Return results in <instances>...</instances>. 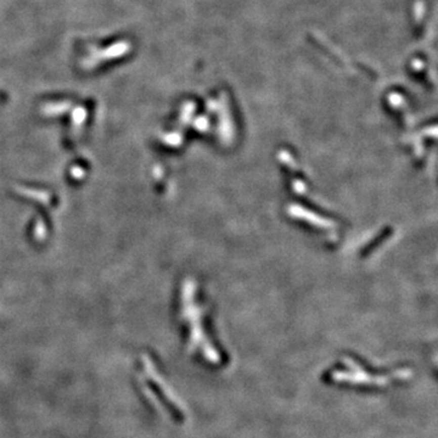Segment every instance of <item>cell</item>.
Returning <instances> with one entry per match:
<instances>
[{
	"mask_svg": "<svg viewBox=\"0 0 438 438\" xmlns=\"http://www.w3.org/2000/svg\"><path fill=\"white\" fill-rule=\"evenodd\" d=\"M130 49L132 44L129 41L121 40L118 43L112 44L109 48H105L103 50H94L92 55L83 61V67L85 70H92L95 66L103 64V62L121 58V56L130 52Z\"/></svg>",
	"mask_w": 438,
	"mask_h": 438,
	"instance_id": "1",
	"label": "cell"
},
{
	"mask_svg": "<svg viewBox=\"0 0 438 438\" xmlns=\"http://www.w3.org/2000/svg\"><path fill=\"white\" fill-rule=\"evenodd\" d=\"M70 101H62V103H53L48 104L44 106L43 112L48 116H55V115H61V113L66 112V111L70 110L71 107Z\"/></svg>",
	"mask_w": 438,
	"mask_h": 438,
	"instance_id": "2",
	"label": "cell"
},
{
	"mask_svg": "<svg viewBox=\"0 0 438 438\" xmlns=\"http://www.w3.org/2000/svg\"><path fill=\"white\" fill-rule=\"evenodd\" d=\"M86 117V111L83 109V107H77V109H74L73 113H72V121H73V125L74 127H79L80 124L84 122V119H85Z\"/></svg>",
	"mask_w": 438,
	"mask_h": 438,
	"instance_id": "3",
	"label": "cell"
}]
</instances>
